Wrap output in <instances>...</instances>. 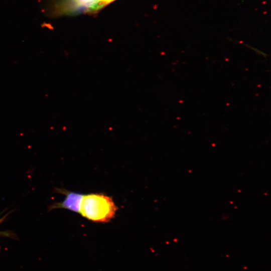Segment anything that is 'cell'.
Returning a JSON list of instances; mask_svg holds the SVG:
<instances>
[{"instance_id": "cell-4", "label": "cell", "mask_w": 271, "mask_h": 271, "mask_svg": "<svg viewBox=\"0 0 271 271\" xmlns=\"http://www.w3.org/2000/svg\"></svg>"}, {"instance_id": "cell-3", "label": "cell", "mask_w": 271, "mask_h": 271, "mask_svg": "<svg viewBox=\"0 0 271 271\" xmlns=\"http://www.w3.org/2000/svg\"><path fill=\"white\" fill-rule=\"evenodd\" d=\"M61 192L64 194L66 197L62 202L55 204L53 208L66 209L75 212L79 213L81 202L83 195L62 189Z\"/></svg>"}, {"instance_id": "cell-1", "label": "cell", "mask_w": 271, "mask_h": 271, "mask_svg": "<svg viewBox=\"0 0 271 271\" xmlns=\"http://www.w3.org/2000/svg\"><path fill=\"white\" fill-rule=\"evenodd\" d=\"M115 0H48L45 8L50 17L95 14Z\"/></svg>"}, {"instance_id": "cell-2", "label": "cell", "mask_w": 271, "mask_h": 271, "mask_svg": "<svg viewBox=\"0 0 271 271\" xmlns=\"http://www.w3.org/2000/svg\"><path fill=\"white\" fill-rule=\"evenodd\" d=\"M117 210L112 198L103 193L83 196L79 213L94 222L106 223L113 219Z\"/></svg>"}]
</instances>
